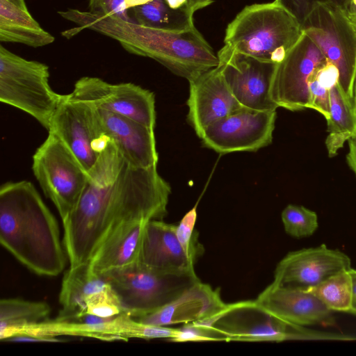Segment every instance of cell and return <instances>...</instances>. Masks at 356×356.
<instances>
[{
  "label": "cell",
  "instance_id": "9a60e30c",
  "mask_svg": "<svg viewBox=\"0 0 356 356\" xmlns=\"http://www.w3.org/2000/svg\"><path fill=\"white\" fill-rule=\"evenodd\" d=\"M350 266L351 261L346 254L321 244L289 252L277 264L273 282L308 289Z\"/></svg>",
  "mask_w": 356,
  "mask_h": 356
},
{
  "label": "cell",
  "instance_id": "1f68e13d",
  "mask_svg": "<svg viewBox=\"0 0 356 356\" xmlns=\"http://www.w3.org/2000/svg\"><path fill=\"white\" fill-rule=\"evenodd\" d=\"M320 67L314 72L309 81V104L307 108L317 111L327 120L330 117V92L329 89L321 85L317 79V72Z\"/></svg>",
  "mask_w": 356,
  "mask_h": 356
},
{
  "label": "cell",
  "instance_id": "ab89813d",
  "mask_svg": "<svg viewBox=\"0 0 356 356\" xmlns=\"http://www.w3.org/2000/svg\"><path fill=\"white\" fill-rule=\"evenodd\" d=\"M153 0H124L125 6L127 10L138 6L143 5Z\"/></svg>",
  "mask_w": 356,
  "mask_h": 356
},
{
  "label": "cell",
  "instance_id": "836d02e7",
  "mask_svg": "<svg viewBox=\"0 0 356 356\" xmlns=\"http://www.w3.org/2000/svg\"><path fill=\"white\" fill-rule=\"evenodd\" d=\"M275 1L290 13L302 25L319 2L325 0H275Z\"/></svg>",
  "mask_w": 356,
  "mask_h": 356
},
{
  "label": "cell",
  "instance_id": "ffe728a7",
  "mask_svg": "<svg viewBox=\"0 0 356 356\" xmlns=\"http://www.w3.org/2000/svg\"><path fill=\"white\" fill-rule=\"evenodd\" d=\"M225 305L219 289L214 290L199 281L163 307L135 318L145 324L159 326L184 324L209 318Z\"/></svg>",
  "mask_w": 356,
  "mask_h": 356
},
{
  "label": "cell",
  "instance_id": "277c9868",
  "mask_svg": "<svg viewBox=\"0 0 356 356\" xmlns=\"http://www.w3.org/2000/svg\"><path fill=\"white\" fill-rule=\"evenodd\" d=\"M303 34L298 20L275 1L246 6L227 25L224 49L275 64Z\"/></svg>",
  "mask_w": 356,
  "mask_h": 356
},
{
  "label": "cell",
  "instance_id": "f35d334b",
  "mask_svg": "<svg viewBox=\"0 0 356 356\" xmlns=\"http://www.w3.org/2000/svg\"><path fill=\"white\" fill-rule=\"evenodd\" d=\"M168 6L174 9H178L188 6V0H165Z\"/></svg>",
  "mask_w": 356,
  "mask_h": 356
},
{
  "label": "cell",
  "instance_id": "8992f818",
  "mask_svg": "<svg viewBox=\"0 0 356 356\" xmlns=\"http://www.w3.org/2000/svg\"><path fill=\"white\" fill-rule=\"evenodd\" d=\"M217 330L225 341L341 340L343 334L321 332L285 321L254 300L226 304L209 318L198 321Z\"/></svg>",
  "mask_w": 356,
  "mask_h": 356
},
{
  "label": "cell",
  "instance_id": "3957f363",
  "mask_svg": "<svg viewBox=\"0 0 356 356\" xmlns=\"http://www.w3.org/2000/svg\"><path fill=\"white\" fill-rule=\"evenodd\" d=\"M58 13L76 24L77 32L89 29L110 37L128 52L151 58L188 81L219 64L218 54L195 26L172 32L90 11L68 9Z\"/></svg>",
  "mask_w": 356,
  "mask_h": 356
},
{
  "label": "cell",
  "instance_id": "52a82bcc",
  "mask_svg": "<svg viewBox=\"0 0 356 356\" xmlns=\"http://www.w3.org/2000/svg\"><path fill=\"white\" fill-rule=\"evenodd\" d=\"M101 275L117 295L122 312L134 318L158 310L200 281L195 273H165L139 261Z\"/></svg>",
  "mask_w": 356,
  "mask_h": 356
},
{
  "label": "cell",
  "instance_id": "484cf974",
  "mask_svg": "<svg viewBox=\"0 0 356 356\" xmlns=\"http://www.w3.org/2000/svg\"><path fill=\"white\" fill-rule=\"evenodd\" d=\"M50 306L45 302L5 298L0 301V332L36 324L47 319Z\"/></svg>",
  "mask_w": 356,
  "mask_h": 356
},
{
  "label": "cell",
  "instance_id": "e575fe53",
  "mask_svg": "<svg viewBox=\"0 0 356 356\" xmlns=\"http://www.w3.org/2000/svg\"><path fill=\"white\" fill-rule=\"evenodd\" d=\"M348 142L349 150L346 155V161L356 176V134Z\"/></svg>",
  "mask_w": 356,
  "mask_h": 356
},
{
  "label": "cell",
  "instance_id": "4dcf8cb0",
  "mask_svg": "<svg viewBox=\"0 0 356 356\" xmlns=\"http://www.w3.org/2000/svg\"><path fill=\"white\" fill-rule=\"evenodd\" d=\"M174 341H225L224 337L213 327L198 321L184 323Z\"/></svg>",
  "mask_w": 356,
  "mask_h": 356
},
{
  "label": "cell",
  "instance_id": "7a4b0ae2",
  "mask_svg": "<svg viewBox=\"0 0 356 356\" xmlns=\"http://www.w3.org/2000/svg\"><path fill=\"white\" fill-rule=\"evenodd\" d=\"M0 242L38 275L57 276L65 267L67 256L58 222L30 181L1 186Z\"/></svg>",
  "mask_w": 356,
  "mask_h": 356
},
{
  "label": "cell",
  "instance_id": "4fadbf2b",
  "mask_svg": "<svg viewBox=\"0 0 356 356\" xmlns=\"http://www.w3.org/2000/svg\"><path fill=\"white\" fill-rule=\"evenodd\" d=\"M69 95L72 99L155 127L154 95L134 83L113 84L98 77L84 76L75 83Z\"/></svg>",
  "mask_w": 356,
  "mask_h": 356
},
{
  "label": "cell",
  "instance_id": "5bb4252c",
  "mask_svg": "<svg viewBox=\"0 0 356 356\" xmlns=\"http://www.w3.org/2000/svg\"><path fill=\"white\" fill-rule=\"evenodd\" d=\"M222 76L232 95L243 108L276 110L270 90L277 64L221 48L217 53Z\"/></svg>",
  "mask_w": 356,
  "mask_h": 356
},
{
  "label": "cell",
  "instance_id": "83f0119b",
  "mask_svg": "<svg viewBox=\"0 0 356 356\" xmlns=\"http://www.w3.org/2000/svg\"><path fill=\"white\" fill-rule=\"evenodd\" d=\"M281 218L285 232L294 238L309 236L318 227L317 214L302 206L287 205L283 209Z\"/></svg>",
  "mask_w": 356,
  "mask_h": 356
},
{
  "label": "cell",
  "instance_id": "9c48e42d",
  "mask_svg": "<svg viewBox=\"0 0 356 356\" xmlns=\"http://www.w3.org/2000/svg\"><path fill=\"white\" fill-rule=\"evenodd\" d=\"M302 29L337 67L340 88L353 99L356 79V29L346 13L329 3L319 2Z\"/></svg>",
  "mask_w": 356,
  "mask_h": 356
},
{
  "label": "cell",
  "instance_id": "44dd1931",
  "mask_svg": "<svg viewBox=\"0 0 356 356\" xmlns=\"http://www.w3.org/2000/svg\"><path fill=\"white\" fill-rule=\"evenodd\" d=\"M147 222H129L115 229L90 259L92 270L101 275L138 261Z\"/></svg>",
  "mask_w": 356,
  "mask_h": 356
},
{
  "label": "cell",
  "instance_id": "60d3db41",
  "mask_svg": "<svg viewBox=\"0 0 356 356\" xmlns=\"http://www.w3.org/2000/svg\"><path fill=\"white\" fill-rule=\"evenodd\" d=\"M325 2L329 3L340 9L346 11L349 0H325Z\"/></svg>",
  "mask_w": 356,
  "mask_h": 356
},
{
  "label": "cell",
  "instance_id": "d4e9b609",
  "mask_svg": "<svg viewBox=\"0 0 356 356\" xmlns=\"http://www.w3.org/2000/svg\"><path fill=\"white\" fill-rule=\"evenodd\" d=\"M194 13L188 7L170 8L165 0H153L131 8V17L140 25L172 32L194 27Z\"/></svg>",
  "mask_w": 356,
  "mask_h": 356
},
{
  "label": "cell",
  "instance_id": "6da1fadb",
  "mask_svg": "<svg viewBox=\"0 0 356 356\" xmlns=\"http://www.w3.org/2000/svg\"><path fill=\"white\" fill-rule=\"evenodd\" d=\"M88 175L78 204L63 221V244L70 267L89 263L103 241L120 225L162 220L171 193L156 165L130 164L113 143Z\"/></svg>",
  "mask_w": 356,
  "mask_h": 356
},
{
  "label": "cell",
  "instance_id": "7c38bea8",
  "mask_svg": "<svg viewBox=\"0 0 356 356\" xmlns=\"http://www.w3.org/2000/svg\"><path fill=\"white\" fill-rule=\"evenodd\" d=\"M327 60L303 33L284 58L276 65L270 90L272 101L278 107L292 111L307 108L309 79Z\"/></svg>",
  "mask_w": 356,
  "mask_h": 356
},
{
  "label": "cell",
  "instance_id": "f1b7e54d",
  "mask_svg": "<svg viewBox=\"0 0 356 356\" xmlns=\"http://www.w3.org/2000/svg\"><path fill=\"white\" fill-rule=\"evenodd\" d=\"M197 220V205L188 211L177 225L176 234L177 238L187 254L196 261L204 250L198 241V234L195 231Z\"/></svg>",
  "mask_w": 356,
  "mask_h": 356
},
{
  "label": "cell",
  "instance_id": "4316f807",
  "mask_svg": "<svg viewBox=\"0 0 356 356\" xmlns=\"http://www.w3.org/2000/svg\"><path fill=\"white\" fill-rule=\"evenodd\" d=\"M305 289L312 292L333 312L350 313L352 283L349 269L339 271L317 285Z\"/></svg>",
  "mask_w": 356,
  "mask_h": 356
},
{
  "label": "cell",
  "instance_id": "8d00e7d4",
  "mask_svg": "<svg viewBox=\"0 0 356 356\" xmlns=\"http://www.w3.org/2000/svg\"><path fill=\"white\" fill-rule=\"evenodd\" d=\"M348 18L356 29V0H349L346 11Z\"/></svg>",
  "mask_w": 356,
  "mask_h": 356
},
{
  "label": "cell",
  "instance_id": "8fae6325",
  "mask_svg": "<svg viewBox=\"0 0 356 356\" xmlns=\"http://www.w3.org/2000/svg\"><path fill=\"white\" fill-rule=\"evenodd\" d=\"M275 120L276 110L242 108L210 124L200 138L220 154L255 152L272 142Z\"/></svg>",
  "mask_w": 356,
  "mask_h": 356
},
{
  "label": "cell",
  "instance_id": "ac0fdd59",
  "mask_svg": "<svg viewBox=\"0 0 356 356\" xmlns=\"http://www.w3.org/2000/svg\"><path fill=\"white\" fill-rule=\"evenodd\" d=\"M96 109L103 131L128 163L143 168L157 165L154 128L97 107Z\"/></svg>",
  "mask_w": 356,
  "mask_h": 356
},
{
  "label": "cell",
  "instance_id": "ba28073f",
  "mask_svg": "<svg viewBox=\"0 0 356 356\" xmlns=\"http://www.w3.org/2000/svg\"><path fill=\"white\" fill-rule=\"evenodd\" d=\"M48 133L33 156L32 170L63 221L78 204L88 175L63 143L54 134Z\"/></svg>",
  "mask_w": 356,
  "mask_h": 356
},
{
  "label": "cell",
  "instance_id": "f546056e",
  "mask_svg": "<svg viewBox=\"0 0 356 356\" xmlns=\"http://www.w3.org/2000/svg\"><path fill=\"white\" fill-rule=\"evenodd\" d=\"M122 312L120 302L111 286L86 299V314L109 318Z\"/></svg>",
  "mask_w": 356,
  "mask_h": 356
},
{
  "label": "cell",
  "instance_id": "2e32d148",
  "mask_svg": "<svg viewBox=\"0 0 356 356\" xmlns=\"http://www.w3.org/2000/svg\"><path fill=\"white\" fill-rule=\"evenodd\" d=\"M188 81L187 118L200 138L210 124L243 108L232 95L218 65Z\"/></svg>",
  "mask_w": 356,
  "mask_h": 356
},
{
  "label": "cell",
  "instance_id": "5b68a950",
  "mask_svg": "<svg viewBox=\"0 0 356 356\" xmlns=\"http://www.w3.org/2000/svg\"><path fill=\"white\" fill-rule=\"evenodd\" d=\"M49 67L26 60L0 45V101L24 111L47 131L63 95L49 82Z\"/></svg>",
  "mask_w": 356,
  "mask_h": 356
},
{
  "label": "cell",
  "instance_id": "30bf717a",
  "mask_svg": "<svg viewBox=\"0 0 356 356\" xmlns=\"http://www.w3.org/2000/svg\"><path fill=\"white\" fill-rule=\"evenodd\" d=\"M48 132L54 134L88 172L112 143L101 126L96 107L63 95Z\"/></svg>",
  "mask_w": 356,
  "mask_h": 356
},
{
  "label": "cell",
  "instance_id": "e0dca14e",
  "mask_svg": "<svg viewBox=\"0 0 356 356\" xmlns=\"http://www.w3.org/2000/svg\"><path fill=\"white\" fill-rule=\"evenodd\" d=\"M255 301L278 318L300 325L333 326V312L305 289L282 286L272 282Z\"/></svg>",
  "mask_w": 356,
  "mask_h": 356
},
{
  "label": "cell",
  "instance_id": "74e56055",
  "mask_svg": "<svg viewBox=\"0 0 356 356\" xmlns=\"http://www.w3.org/2000/svg\"><path fill=\"white\" fill-rule=\"evenodd\" d=\"M213 0H188V7L195 13L196 10L209 6Z\"/></svg>",
  "mask_w": 356,
  "mask_h": 356
},
{
  "label": "cell",
  "instance_id": "b9f144b4",
  "mask_svg": "<svg viewBox=\"0 0 356 356\" xmlns=\"http://www.w3.org/2000/svg\"><path fill=\"white\" fill-rule=\"evenodd\" d=\"M23 9H28L24 0H7Z\"/></svg>",
  "mask_w": 356,
  "mask_h": 356
},
{
  "label": "cell",
  "instance_id": "d6986e66",
  "mask_svg": "<svg viewBox=\"0 0 356 356\" xmlns=\"http://www.w3.org/2000/svg\"><path fill=\"white\" fill-rule=\"evenodd\" d=\"M177 225L162 220L147 222L139 261L156 270L173 274H193L194 261L185 252L176 234Z\"/></svg>",
  "mask_w": 356,
  "mask_h": 356
},
{
  "label": "cell",
  "instance_id": "cb8c5ba5",
  "mask_svg": "<svg viewBox=\"0 0 356 356\" xmlns=\"http://www.w3.org/2000/svg\"><path fill=\"white\" fill-rule=\"evenodd\" d=\"M330 112L327 120L328 135L325 145L330 157L337 154L346 141L356 134V113L353 99L341 89L338 82L329 90Z\"/></svg>",
  "mask_w": 356,
  "mask_h": 356
},
{
  "label": "cell",
  "instance_id": "d6a6232c",
  "mask_svg": "<svg viewBox=\"0 0 356 356\" xmlns=\"http://www.w3.org/2000/svg\"><path fill=\"white\" fill-rule=\"evenodd\" d=\"M89 8L97 15L135 22L126 8L124 0H89Z\"/></svg>",
  "mask_w": 356,
  "mask_h": 356
},
{
  "label": "cell",
  "instance_id": "d590c367",
  "mask_svg": "<svg viewBox=\"0 0 356 356\" xmlns=\"http://www.w3.org/2000/svg\"><path fill=\"white\" fill-rule=\"evenodd\" d=\"M352 283V303L350 314L356 315V269L350 268Z\"/></svg>",
  "mask_w": 356,
  "mask_h": 356
},
{
  "label": "cell",
  "instance_id": "7bdbcfd3",
  "mask_svg": "<svg viewBox=\"0 0 356 356\" xmlns=\"http://www.w3.org/2000/svg\"><path fill=\"white\" fill-rule=\"evenodd\" d=\"M353 102L354 109L356 113V79H355V86H354Z\"/></svg>",
  "mask_w": 356,
  "mask_h": 356
},
{
  "label": "cell",
  "instance_id": "603a6c76",
  "mask_svg": "<svg viewBox=\"0 0 356 356\" xmlns=\"http://www.w3.org/2000/svg\"><path fill=\"white\" fill-rule=\"evenodd\" d=\"M54 40V37L41 27L28 9H23L7 0H0L1 42L40 47Z\"/></svg>",
  "mask_w": 356,
  "mask_h": 356
},
{
  "label": "cell",
  "instance_id": "7402d4cb",
  "mask_svg": "<svg viewBox=\"0 0 356 356\" xmlns=\"http://www.w3.org/2000/svg\"><path fill=\"white\" fill-rule=\"evenodd\" d=\"M110 284L95 271L89 263L70 267L65 273L59 294L62 306L56 319L67 320L86 314V299Z\"/></svg>",
  "mask_w": 356,
  "mask_h": 356
}]
</instances>
